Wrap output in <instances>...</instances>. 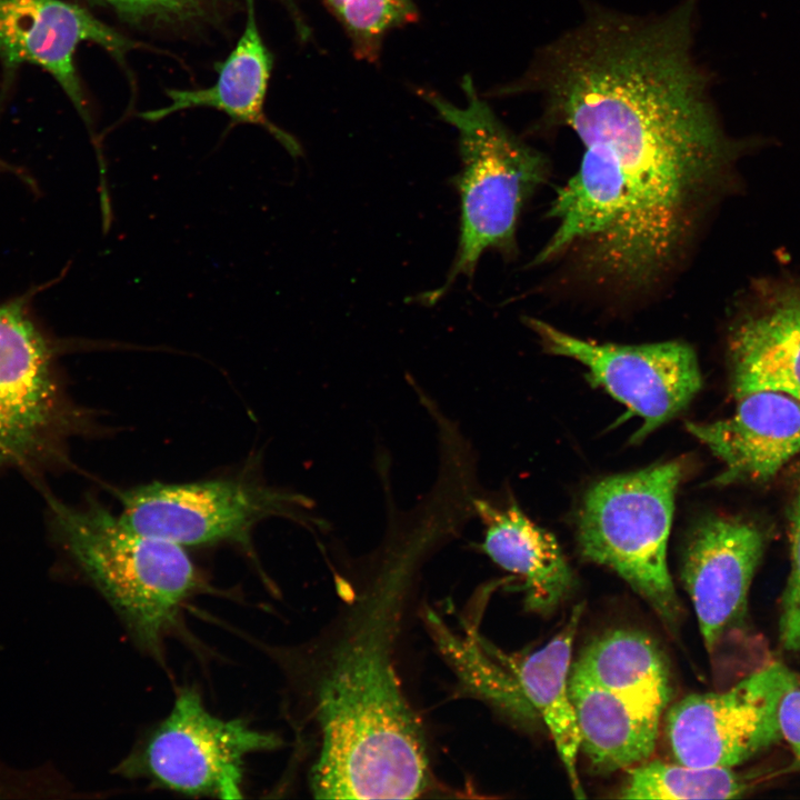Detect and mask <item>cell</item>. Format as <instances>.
<instances>
[{
  "label": "cell",
  "instance_id": "1",
  "mask_svg": "<svg viewBox=\"0 0 800 800\" xmlns=\"http://www.w3.org/2000/svg\"><path fill=\"white\" fill-rule=\"evenodd\" d=\"M697 6L637 17L588 4L501 88L538 94L542 121L570 129L583 148L551 202L554 229L534 264L574 258L600 283L636 291L682 257L737 150L692 52Z\"/></svg>",
  "mask_w": 800,
  "mask_h": 800
},
{
  "label": "cell",
  "instance_id": "2",
  "mask_svg": "<svg viewBox=\"0 0 800 800\" xmlns=\"http://www.w3.org/2000/svg\"><path fill=\"white\" fill-rule=\"evenodd\" d=\"M406 580L398 569L374 584L321 673L316 798L412 799L430 786L423 728L393 662Z\"/></svg>",
  "mask_w": 800,
  "mask_h": 800
},
{
  "label": "cell",
  "instance_id": "3",
  "mask_svg": "<svg viewBox=\"0 0 800 800\" xmlns=\"http://www.w3.org/2000/svg\"><path fill=\"white\" fill-rule=\"evenodd\" d=\"M51 540L97 587L136 643L161 657L164 637L202 579L184 547L127 526L98 499L40 491Z\"/></svg>",
  "mask_w": 800,
  "mask_h": 800
},
{
  "label": "cell",
  "instance_id": "4",
  "mask_svg": "<svg viewBox=\"0 0 800 800\" xmlns=\"http://www.w3.org/2000/svg\"><path fill=\"white\" fill-rule=\"evenodd\" d=\"M463 108L432 91H419L439 117L456 128L461 169L453 177L460 198V234L453 264L444 283L420 297L432 304L459 276L472 278L479 259L489 250L511 258L517 250L521 210L546 178L543 156L522 141L479 98L466 76Z\"/></svg>",
  "mask_w": 800,
  "mask_h": 800
},
{
  "label": "cell",
  "instance_id": "5",
  "mask_svg": "<svg viewBox=\"0 0 800 800\" xmlns=\"http://www.w3.org/2000/svg\"><path fill=\"white\" fill-rule=\"evenodd\" d=\"M62 351L27 299L0 306V477L19 473L39 491L70 466L71 441L96 427L68 391Z\"/></svg>",
  "mask_w": 800,
  "mask_h": 800
},
{
  "label": "cell",
  "instance_id": "6",
  "mask_svg": "<svg viewBox=\"0 0 800 800\" xmlns=\"http://www.w3.org/2000/svg\"><path fill=\"white\" fill-rule=\"evenodd\" d=\"M683 460L606 477L587 491L577 521L581 556L623 579L676 633L683 609L667 562Z\"/></svg>",
  "mask_w": 800,
  "mask_h": 800
},
{
  "label": "cell",
  "instance_id": "7",
  "mask_svg": "<svg viewBox=\"0 0 800 800\" xmlns=\"http://www.w3.org/2000/svg\"><path fill=\"white\" fill-rule=\"evenodd\" d=\"M280 743L276 734L242 719L212 714L196 689L183 688L169 714L118 771L184 794L239 799L246 757Z\"/></svg>",
  "mask_w": 800,
  "mask_h": 800
},
{
  "label": "cell",
  "instance_id": "8",
  "mask_svg": "<svg viewBox=\"0 0 800 800\" xmlns=\"http://www.w3.org/2000/svg\"><path fill=\"white\" fill-rule=\"evenodd\" d=\"M118 498L127 526L182 547L231 542L249 548L259 522L303 520L308 508L299 494L240 478L151 482L122 490Z\"/></svg>",
  "mask_w": 800,
  "mask_h": 800
},
{
  "label": "cell",
  "instance_id": "9",
  "mask_svg": "<svg viewBox=\"0 0 800 800\" xmlns=\"http://www.w3.org/2000/svg\"><path fill=\"white\" fill-rule=\"evenodd\" d=\"M797 684L786 666L773 662L726 691L683 697L664 716L663 736L672 759L726 768L751 759L781 738L779 703Z\"/></svg>",
  "mask_w": 800,
  "mask_h": 800
},
{
  "label": "cell",
  "instance_id": "10",
  "mask_svg": "<svg viewBox=\"0 0 800 800\" xmlns=\"http://www.w3.org/2000/svg\"><path fill=\"white\" fill-rule=\"evenodd\" d=\"M526 323L547 352L580 362L590 382L642 419L632 442L641 441L684 410L702 387L697 354L684 342L599 343L537 318H527Z\"/></svg>",
  "mask_w": 800,
  "mask_h": 800
},
{
  "label": "cell",
  "instance_id": "11",
  "mask_svg": "<svg viewBox=\"0 0 800 800\" xmlns=\"http://www.w3.org/2000/svg\"><path fill=\"white\" fill-rule=\"evenodd\" d=\"M764 547L762 528L738 516H707L689 532L681 580L709 652L741 622Z\"/></svg>",
  "mask_w": 800,
  "mask_h": 800
},
{
  "label": "cell",
  "instance_id": "12",
  "mask_svg": "<svg viewBox=\"0 0 800 800\" xmlns=\"http://www.w3.org/2000/svg\"><path fill=\"white\" fill-rule=\"evenodd\" d=\"M94 42L117 58L137 44L86 9L64 0H0V59L8 67L31 63L50 73L87 118L74 67L83 42Z\"/></svg>",
  "mask_w": 800,
  "mask_h": 800
},
{
  "label": "cell",
  "instance_id": "13",
  "mask_svg": "<svg viewBox=\"0 0 800 800\" xmlns=\"http://www.w3.org/2000/svg\"><path fill=\"white\" fill-rule=\"evenodd\" d=\"M728 359L734 399L768 390L800 401V284L757 287L730 329Z\"/></svg>",
  "mask_w": 800,
  "mask_h": 800
},
{
  "label": "cell",
  "instance_id": "14",
  "mask_svg": "<svg viewBox=\"0 0 800 800\" xmlns=\"http://www.w3.org/2000/svg\"><path fill=\"white\" fill-rule=\"evenodd\" d=\"M736 401L731 417L687 429L723 463L717 484L766 482L800 453V401L768 390Z\"/></svg>",
  "mask_w": 800,
  "mask_h": 800
},
{
  "label": "cell",
  "instance_id": "15",
  "mask_svg": "<svg viewBox=\"0 0 800 800\" xmlns=\"http://www.w3.org/2000/svg\"><path fill=\"white\" fill-rule=\"evenodd\" d=\"M569 693L580 750L597 772L630 769L650 759L669 702L608 690L572 669Z\"/></svg>",
  "mask_w": 800,
  "mask_h": 800
},
{
  "label": "cell",
  "instance_id": "16",
  "mask_svg": "<svg viewBox=\"0 0 800 800\" xmlns=\"http://www.w3.org/2000/svg\"><path fill=\"white\" fill-rule=\"evenodd\" d=\"M484 524L482 550L523 582L528 611L552 613L574 588V577L552 533L531 521L512 501L501 508L474 500Z\"/></svg>",
  "mask_w": 800,
  "mask_h": 800
},
{
  "label": "cell",
  "instance_id": "17",
  "mask_svg": "<svg viewBox=\"0 0 800 800\" xmlns=\"http://www.w3.org/2000/svg\"><path fill=\"white\" fill-rule=\"evenodd\" d=\"M271 66L256 21L254 1L247 0L244 30L221 64L216 83L204 89L169 90L168 106L143 112L141 117L154 121L190 108H213L237 122L262 126L292 157L300 156L302 149L298 141L269 121L263 111Z\"/></svg>",
  "mask_w": 800,
  "mask_h": 800
},
{
  "label": "cell",
  "instance_id": "18",
  "mask_svg": "<svg viewBox=\"0 0 800 800\" xmlns=\"http://www.w3.org/2000/svg\"><path fill=\"white\" fill-rule=\"evenodd\" d=\"M583 604L572 608L562 628L540 649L524 657L500 651L528 702L547 726L566 770L573 796L586 798L578 769L580 737L569 693L574 638Z\"/></svg>",
  "mask_w": 800,
  "mask_h": 800
},
{
  "label": "cell",
  "instance_id": "19",
  "mask_svg": "<svg viewBox=\"0 0 800 800\" xmlns=\"http://www.w3.org/2000/svg\"><path fill=\"white\" fill-rule=\"evenodd\" d=\"M571 669L611 691L667 702L671 697L667 657L654 639L639 630L621 628L597 636Z\"/></svg>",
  "mask_w": 800,
  "mask_h": 800
},
{
  "label": "cell",
  "instance_id": "20",
  "mask_svg": "<svg viewBox=\"0 0 800 800\" xmlns=\"http://www.w3.org/2000/svg\"><path fill=\"white\" fill-rule=\"evenodd\" d=\"M747 790L741 776L726 767H692L647 760L629 770L621 799H733Z\"/></svg>",
  "mask_w": 800,
  "mask_h": 800
},
{
  "label": "cell",
  "instance_id": "21",
  "mask_svg": "<svg viewBox=\"0 0 800 800\" xmlns=\"http://www.w3.org/2000/svg\"><path fill=\"white\" fill-rule=\"evenodd\" d=\"M348 36L354 56L376 62L386 36L418 19L413 0H321Z\"/></svg>",
  "mask_w": 800,
  "mask_h": 800
},
{
  "label": "cell",
  "instance_id": "22",
  "mask_svg": "<svg viewBox=\"0 0 800 800\" xmlns=\"http://www.w3.org/2000/svg\"><path fill=\"white\" fill-rule=\"evenodd\" d=\"M790 573L781 598L779 639L790 652H800V477L789 512Z\"/></svg>",
  "mask_w": 800,
  "mask_h": 800
},
{
  "label": "cell",
  "instance_id": "23",
  "mask_svg": "<svg viewBox=\"0 0 800 800\" xmlns=\"http://www.w3.org/2000/svg\"><path fill=\"white\" fill-rule=\"evenodd\" d=\"M132 21L177 22L196 17L207 0H100Z\"/></svg>",
  "mask_w": 800,
  "mask_h": 800
},
{
  "label": "cell",
  "instance_id": "24",
  "mask_svg": "<svg viewBox=\"0 0 800 800\" xmlns=\"http://www.w3.org/2000/svg\"><path fill=\"white\" fill-rule=\"evenodd\" d=\"M778 721L781 737L789 743L800 764V688L789 689L780 700Z\"/></svg>",
  "mask_w": 800,
  "mask_h": 800
},
{
  "label": "cell",
  "instance_id": "25",
  "mask_svg": "<svg viewBox=\"0 0 800 800\" xmlns=\"http://www.w3.org/2000/svg\"><path fill=\"white\" fill-rule=\"evenodd\" d=\"M1 164H2V162L0 161V166H1Z\"/></svg>",
  "mask_w": 800,
  "mask_h": 800
}]
</instances>
